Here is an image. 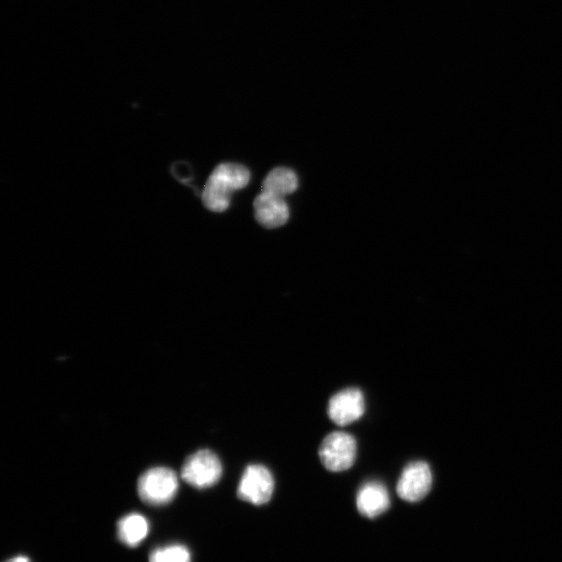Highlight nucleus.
Instances as JSON below:
<instances>
[{"label": "nucleus", "mask_w": 562, "mask_h": 562, "mask_svg": "<svg viewBox=\"0 0 562 562\" xmlns=\"http://www.w3.org/2000/svg\"><path fill=\"white\" fill-rule=\"evenodd\" d=\"M249 182L250 172L245 166L235 163L217 166L201 195L204 207L215 213L226 211L233 193L247 187Z\"/></svg>", "instance_id": "f257e3e1"}, {"label": "nucleus", "mask_w": 562, "mask_h": 562, "mask_svg": "<svg viewBox=\"0 0 562 562\" xmlns=\"http://www.w3.org/2000/svg\"><path fill=\"white\" fill-rule=\"evenodd\" d=\"M178 491V478L174 471L164 467L152 468L141 475L138 493L142 501L152 506L171 502Z\"/></svg>", "instance_id": "f03ea898"}, {"label": "nucleus", "mask_w": 562, "mask_h": 562, "mask_svg": "<svg viewBox=\"0 0 562 562\" xmlns=\"http://www.w3.org/2000/svg\"><path fill=\"white\" fill-rule=\"evenodd\" d=\"M320 461L330 472H344L355 463L357 443L347 432H331L323 440L319 448Z\"/></svg>", "instance_id": "7ed1b4c3"}, {"label": "nucleus", "mask_w": 562, "mask_h": 562, "mask_svg": "<svg viewBox=\"0 0 562 562\" xmlns=\"http://www.w3.org/2000/svg\"><path fill=\"white\" fill-rule=\"evenodd\" d=\"M223 467L216 453L200 450L186 459L182 469L183 479L198 490H206L217 484L222 477Z\"/></svg>", "instance_id": "20e7f679"}, {"label": "nucleus", "mask_w": 562, "mask_h": 562, "mask_svg": "<svg viewBox=\"0 0 562 562\" xmlns=\"http://www.w3.org/2000/svg\"><path fill=\"white\" fill-rule=\"evenodd\" d=\"M274 485L273 475L268 468L263 465H250L242 475L238 497L253 505L261 506L271 500Z\"/></svg>", "instance_id": "39448f33"}, {"label": "nucleus", "mask_w": 562, "mask_h": 562, "mask_svg": "<svg viewBox=\"0 0 562 562\" xmlns=\"http://www.w3.org/2000/svg\"><path fill=\"white\" fill-rule=\"evenodd\" d=\"M366 412V401L360 389L348 388L332 396L327 414L339 426L350 425L360 420Z\"/></svg>", "instance_id": "423d86ee"}, {"label": "nucleus", "mask_w": 562, "mask_h": 562, "mask_svg": "<svg viewBox=\"0 0 562 562\" xmlns=\"http://www.w3.org/2000/svg\"><path fill=\"white\" fill-rule=\"evenodd\" d=\"M432 488V473L428 464L414 462L407 465L398 480L397 494L407 502H419Z\"/></svg>", "instance_id": "0eeeda50"}, {"label": "nucleus", "mask_w": 562, "mask_h": 562, "mask_svg": "<svg viewBox=\"0 0 562 562\" xmlns=\"http://www.w3.org/2000/svg\"><path fill=\"white\" fill-rule=\"evenodd\" d=\"M253 207L255 219L268 229L284 226L290 218L285 199L268 192H262L255 198Z\"/></svg>", "instance_id": "6e6552de"}, {"label": "nucleus", "mask_w": 562, "mask_h": 562, "mask_svg": "<svg viewBox=\"0 0 562 562\" xmlns=\"http://www.w3.org/2000/svg\"><path fill=\"white\" fill-rule=\"evenodd\" d=\"M391 505L390 495L385 484L369 481L362 485L356 497V506L360 514L375 519L386 513Z\"/></svg>", "instance_id": "1a4fd4ad"}, {"label": "nucleus", "mask_w": 562, "mask_h": 562, "mask_svg": "<svg viewBox=\"0 0 562 562\" xmlns=\"http://www.w3.org/2000/svg\"><path fill=\"white\" fill-rule=\"evenodd\" d=\"M149 529V522L143 515H127L118 523V538L125 546L136 548L146 540Z\"/></svg>", "instance_id": "9d476101"}, {"label": "nucleus", "mask_w": 562, "mask_h": 562, "mask_svg": "<svg viewBox=\"0 0 562 562\" xmlns=\"http://www.w3.org/2000/svg\"><path fill=\"white\" fill-rule=\"evenodd\" d=\"M299 186L296 173L286 167L273 169L265 178L263 192H268L279 197L294 193Z\"/></svg>", "instance_id": "9b49d317"}, {"label": "nucleus", "mask_w": 562, "mask_h": 562, "mask_svg": "<svg viewBox=\"0 0 562 562\" xmlns=\"http://www.w3.org/2000/svg\"><path fill=\"white\" fill-rule=\"evenodd\" d=\"M149 562H192V555L186 546L172 544L153 550Z\"/></svg>", "instance_id": "f8f14e48"}, {"label": "nucleus", "mask_w": 562, "mask_h": 562, "mask_svg": "<svg viewBox=\"0 0 562 562\" xmlns=\"http://www.w3.org/2000/svg\"><path fill=\"white\" fill-rule=\"evenodd\" d=\"M6 562H31V560L27 556L19 555V556H15L13 558H10Z\"/></svg>", "instance_id": "ddd939ff"}]
</instances>
